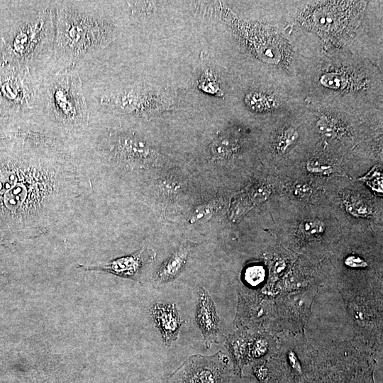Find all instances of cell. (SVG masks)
<instances>
[{
	"label": "cell",
	"mask_w": 383,
	"mask_h": 383,
	"mask_svg": "<svg viewBox=\"0 0 383 383\" xmlns=\"http://www.w3.org/2000/svg\"><path fill=\"white\" fill-rule=\"evenodd\" d=\"M376 362L358 373L350 383H374V371Z\"/></svg>",
	"instance_id": "cell-20"
},
{
	"label": "cell",
	"mask_w": 383,
	"mask_h": 383,
	"mask_svg": "<svg viewBox=\"0 0 383 383\" xmlns=\"http://www.w3.org/2000/svg\"><path fill=\"white\" fill-rule=\"evenodd\" d=\"M3 58V44L1 40H0V62L2 61Z\"/></svg>",
	"instance_id": "cell-26"
},
{
	"label": "cell",
	"mask_w": 383,
	"mask_h": 383,
	"mask_svg": "<svg viewBox=\"0 0 383 383\" xmlns=\"http://www.w3.org/2000/svg\"><path fill=\"white\" fill-rule=\"evenodd\" d=\"M248 104L253 109H263L272 106L270 99L260 93H251L246 96Z\"/></svg>",
	"instance_id": "cell-19"
},
{
	"label": "cell",
	"mask_w": 383,
	"mask_h": 383,
	"mask_svg": "<svg viewBox=\"0 0 383 383\" xmlns=\"http://www.w3.org/2000/svg\"><path fill=\"white\" fill-rule=\"evenodd\" d=\"M345 264L350 267H365L367 266L366 262L361 257L355 255L348 256L345 260Z\"/></svg>",
	"instance_id": "cell-23"
},
{
	"label": "cell",
	"mask_w": 383,
	"mask_h": 383,
	"mask_svg": "<svg viewBox=\"0 0 383 383\" xmlns=\"http://www.w3.org/2000/svg\"><path fill=\"white\" fill-rule=\"evenodd\" d=\"M277 348L266 360V383H317L314 360L316 349L304 332L276 334Z\"/></svg>",
	"instance_id": "cell-4"
},
{
	"label": "cell",
	"mask_w": 383,
	"mask_h": 383,
	"mask_svg": "<svg viewBox=\"0 0 383 383\" xmlns=\"http://www.w3.org/2000/svg\"><path fill=\"white\" fill-rule=\"evenodd\" d=\"M298 138V133L292 128H289L280 135L276 147L279 152H285L292 146Z\"/></svg>",
	"instance_id": "cell-18"
},
{
	"label": "cell",
	"mask_w": 383,
	"mask_h": 383,
	"mask_svg": "<svg viewBox=\"0 0 383 383\" xmlns=\"http://www.w3.org/2000/svg\"><path fill=\"white\" fill-rule=\"evenodd\" d=\"M324 229V223L318 219L304 221L299 226L300 234L306 240L318 238L323 233Z\"/></svg>",
	"instance_id": "cell-15"
},
{
	"label": "cell",
	"mask_w": 383,
	"mask_h": 383,
	"mask_svg": "<svg viewBox=\"0 0 383 383\" xmlns=\"http://www.w3.org/2000/svg\"><path fill=\"white\" fill-rule=\"evenodd\" d=\"M155 257L156 253L152 249L143 248L131 255L116 258L106 263L94 265L79 264L78 267L85 270L104 271L140 282V274L143 269L151 264Z\"/></svg>",
	"instance_id": "cell-8"
},
{
	"label": "cell",
	"mask_w": 383,
	"mask_h": 383,
	"mask_svg": "<svg viewBox=\"0 0 383 383\" xmlns=\"http://www.w3.org/2000/svg\"><path fill=\"white\" fill-rule=\"evenodd\" d=\"M160 193L167 199L174 197L182 190V183L173 179L165 178L160 182Z\"/></svg>",
	"instance_id": "cell-17"
},
{
	"label": "cell",
	"mask_w": 383,
	"mask_h": 383,
	"mask_svg": "<svg viewBox=\"0 0 383 383\" xmlns=\"http://www.w3.org/2000/svg\"><path fill=\"white\" fill-rule=\"evenodd\" d=\"M195 321L201 332L207 349L213 343H218L220 318L215 304L204 287H199L198 290Z\"/></svg>",
	"instance_id": "cell-9"
},
{
	"label": "cell",
	"mask_w": 383,
	"mask_h": 383,
	"mask_svg": "<svg viewBox=\"0 0 383 383\" xmlns=\"http://www.w3.org/2000/svg\"><path fill=\"white\" fill-rule=\"evenodd\" d=\"M55 1H0L2 61L26 67L40 82L53 71Z\"/></svg>",
	"instance_id": "cell-2"
},
{
	"label": "cell",
	"mask_w": 383,
	"mask_h": 383,
	"mask_svg": "<svg viewBox=\"0 0 383 383\" xmlns=\"http://www.w3.org/2000/svg\"><path fill=\"white\" fill-rule=\"evenodd\" d=\"M231 378L228 383H258L254 378L248 377H236Z\"/></svg>",
	"instance_id": "cell-24"
},
{
	"label": "cell",
	"mask_w": 383,
	"mask_h": 383,
	"mask_svg": "<svg viewBox=\"0 0 383 383\" xmlns=\"http://www.w3.org/2000/svg\"><path fill=\"white\" fill-rule=\"evenodd\" d=\"M193 244L185 243L178 248L155 271L152 278V284L155 288H159L176 279L183 272L186 267L189 255Z\"/></svg>",
	"instance_id": "cell-11"
},
{
	"label": "cell",
	"mask_w": 383,
	"mask_h": 383,
	"mask_svg": "<svg viewBox=\"0 0 383 383\" xmlns=\"http://www.w3.org/2000/svg\"><path fill=\"white\" fill-rule=\"evenodd\" d=\"M39 95L41 120L73 148L89 123V111L79 72L66 70L48 74L40 82Z\"/></svg>",
	"instance_id": "cell-3"
},
{
	"label": "cell",
	"mask_w": 383,
	"mask_h": 383,
	"mask_svg": "<svg viewBox=\"0 0 383 383\" xmlns=\"http://www.w3.org/2000/svg\"><path fill=\"white\" fill-rule=\"evenodd\" d=\"M322 84L332 89L341 88L345 84V79L341 75L334 73L327 74L321 78Z\"/></svg>",
	"instance_id": "cell-21"
},
{
	"label": "cell",
	"mask_w": 383,
	"mask_h": 383,
	"mask_svg": "<svg viewBox=\"0 0 383 383\" xmlns=\"http://www.w3.org/2000/svg\"><path fill=\"white\" fill-rule=\"evenodd\" d=\"M11 124L12 123H11L9 121H6L0 115V131L6 129L8 128V126H10Z\"/></svg>",
	"instance_id": "cell-25"
},
{
	"label": "cell",
	"mask_w": 383,
	"mask_h": 383,
	"mask_svg": "<svg viewBox=\"0 0 383 383\" xmlns=\"http://www.w3.org/2000/svg\"><path fill=\"white\" fill-rule=\"evenodd\" d=\"M306 167L309 172L317 174H326L332 171V167L330 165L321 164L319 161L314 160L309 161Z\"/></svg>",
	"instance_id": "cell-22"
},
{
	"label": "cell",
	"mask_w": 383,
	"mask_h": 383,
	"mask_svg": "<svg viewBox=\"0 0 383 383\" xmlns=\"http://www.w3.org/2000/svg\"><path fill=\"white\" fill-rule=\"evenodd\" d=\"M375 355L371 348L356 338L316 350L314 368L317 383H350L358 373L376 362Z\"/></svg>",
	"instance_id": "cell-6"
},
{
	"label": "cell",
	"mask_w": 383,
	"mask_h": 383,
	"mask_svg": "<svg viewBox=\"0 0 383 383\" xmlns=\"http://www.w3.org/2000/svg\"><path fill=\"white\" fill-rule=\"evenodd\" d=\"M236 149V143L223 136L216 138L211 147V152L215 160H221L229 157Z\"/></svg>",
	"instance_id": "cell-14"
},
{
	"label": "cell",
	"mask_w": 383,
	"mask_h": 383,
	"mask_svg": "<svg viewBox=\"0 0 383 383\" xmlns=\"http://www.w3.org/2000/svg\"><path fill=\"white\" fill-rule=\"evenodd\" d=\"M233 374L229 357L218 351L212 355L190 356L168 377L167 383H228Z\"/></svg>",
	"instance_id": "cell-7"
},
{
	"label": "cell",
	"mask_w": 383,
	"mask_h": 383,
	"mask_svg": "<svg viewBox=\"0 0 383 383\" xmlns=\"http://www.w3.org/2000/svg\"><path fill=\"white\" fill-rule=\"evenodd\" d=\"M250 329L240 327L226 337L225 347L231 357L234 376H243L245 366L248 365Z\"/></svg>",
	"instance_id": "cell-12"
},
{
	"label": "cell",
	"mask_w": 383,
	"mask_h": 383,
	"mask_svg": "<svg viewBox=\"0 0 383 383\" xmlns=\"http://www.w3.org/2000/svg\"><path fill=\"white\" fill-rule=\"evenodd\" d=\"M40 82L16 63L0 62V115L11 123L40 116Z\"/></svg>",
	"instance_id": "cell-5"
},
{
	"label": "cell",
	"mask_w": 383,
	"mask_h": 383,
	"mask_svg": "<svg viewBox=\"0 0 383 383\" xmlns=\"http://www.w3.org/2000/svg\"><path fill=\"white\" fill-rule=\"evenodd\" d=\"M218 204V201L213 199L196 206L189 217V223L192 225L206 223L213 216Z\"/></svg>",
	"instance_id": "cell-13"
},
{
	"label": "cell",
	"mask_w": 383,
	"mask_h": 383,
	"mask_svg": "<svg viewBox=\"0 0 383 383\" xmlns=\"http://www.w3.org/2000/svg\"><path fill=\"white\" fill-rule=\"evenodd\" d=\"M150 314L163 343L166 346H170L179 338L181 327L184 323L176 304L155 303L150 308Z\"/></svg>",
	"instance_id": "cell-10"
},
{
	"label": "cell",
	"mask_w": 383,
	"mask_h": 383,
	"mask_svg": "<svg viewBox=\"0 0 383 383\" xmlns=\"http://www.w3.org/2000/svg\"><path fill=\"white\" fill-rule=\"evenodd\" d=\"M106 1H55L53 71L71 70L84 77L101 65L104 52L121 35Z\"/></svg>",
	"instance_id": "cell-1"
},
{
	"label": "cell",
	"mask_w": 383,
	"mask_h": 383,
	"mask_svg": "<svg viewBox=\"0 0 383 383\" xmlns=\"http://www.w3.org/2000/svg\"><path fill=\"white\" fill-rule=\"evenodd\" d=\"M265 270L262 265L248 267L244 274V279L251 287H258L265 279Z\"/></svg>",
	"instance_id": "cell-16"
}]
</instances>
